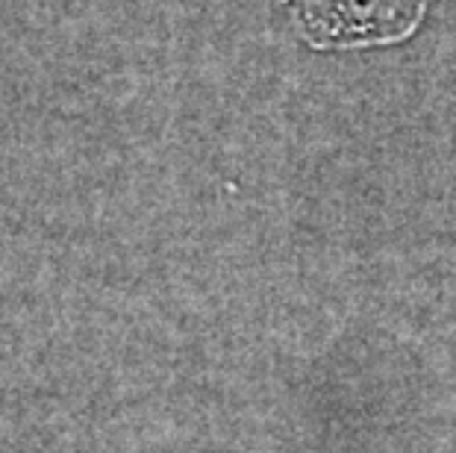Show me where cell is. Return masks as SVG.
<instances>
[{
  "label": "cell",
  "instance_id": "cell-1",
  "mask_svg": "<svg viewBox=\"0 0 456 453\" xmlns=\"http://www.w3.org/2000/svg\"><path fill=\"white\" fill-rule=\"evenodd\" d=\"M313 51H374L421 30L430 0H271Z\"/></svg>",
  "mask_w": 456,
  "mask_h": 453
}]
</instances>
